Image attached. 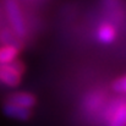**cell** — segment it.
<instances>
[{"label": "cell", "mask_w": 126, "mask_h": 126, "mask_svg": "<svg viewBox=\"0 0 126 126\" xmlns=\"http://www.w3.org/2000/svg\"><path fill=\"white\" fill-rule=\"evenodd\" d=\"M5 7H6V12H7V16H9V20L15 34L17 37H23L26 34V26H25V20H23V16L17 1L5 0Z\"/></svg>", "instance_id": "1"}, {"label": "cell", "mask_w": 126, "mask_h": 126, "mask_svg": "<svg viewBox=\"0 0 126 126\" xmlns=\"http://www.w3.org/2000/svg\"><path fill=\"white\" fill-rule=\"evenodd\" d=\"M6 103L10 104H16L18 107H23L27 109H31L36 104V98L33 94L27 93V92H18V93H12L11 95L7 97Z\"/></svg>", "instance_id": "2"}, {"label": "cell", "mask_w": 126, "mask_h": 126, "mask_svg": "<svg viewBox=\"0 0 126 126\" xmlns=\"http://www.w3.org/2000/svg\"><path fill=\"white\" fill-rule=\"evenodd\" d=\"M4 114L9 118L16 119V120H28L31 118V110L23 107H18L16 104L5 103L4 105Z\"/></svg>", "instance_id": "3"}, {"label": "cell", "mask_w": 126, "mask_h": 126, "mask_svg": "<svg viewBox=\"0 0 126 126\" xmlns=\"http://www.w3.org/2000/svg\"><path fill=\"white\" fill-rule=\"evenodd\" d=\"M0 81L7 86H17L21 81V75L9 69L6 65H0Z\"/></svg>", "instance_id": "4"}, {"label": "cell", "mask_w": 126, "mask_h": 126, "mask_svg": "<svg viewBox=\"0 0 126 126\" xmlns=\"http://www.w3.org/2000/svg\"><path fill=\"white\" fill-rule=\"evenodd\" d=\"M98 39L104 44H109L115 39V30L109 25H102L98 30Z\"/></svg>", "instance_id": "5"}, {"label": "cell", "mask_w": 126, "mask_h": 126, "mask_svg": "<svg viewBox=\"0 0 126 126\" xmlns=\"http://www.w3.org/2000/svg\"><path fill=\"white\" fill-rule=\"evenodd\" d=\"M17 53H18V49L12 45H5L0 48V65H4L15 60Z\"/></svg>", "instance_id": "6"}, {"label": "cell", "mask_w": 126, "mask_h": 126, "mask_svg": "<svg viewBox=\"0 0 126 126\" xmlns=\"http://www.w3.org/2000/svg\"><path fill=\"white\" fill-rule=\"evenodd\" d=\"M109 126H126V104L120 105L115 110Z\"/></svg>", "instance_id": "7"}, {"label": "cell", "mask_w": 126, "mask_h": 126, "mask_svg": "<svg viewBox=\"0 0 126 126\" xmlns=\"http://www.w3.org/2000/svg\"><path fill=\"white\" fill-rule=\"evenodd\" d=\"M113 89L118 93H126V76L118 79L113 83Z\"/></svg>", "instance_id": "8"}, {"label": "cell", "mask_w": 126, "mask_h": 126, "mask_svg": "<svg viewBox=\"0 0 126 126\" xmlns=\"http://www.w3.org/2000/svg\"><path fill=\"white\" fill-rule=\"evenodd\" d=\"M0 39H1V42L5 43L6 45L16 47V43L14 41V36H11V33L7 32V31H2V32L0 33ZM16 48H17V47H16Z\"/></svg>", "instance_id": "9"}]
</instances>
